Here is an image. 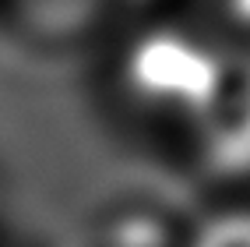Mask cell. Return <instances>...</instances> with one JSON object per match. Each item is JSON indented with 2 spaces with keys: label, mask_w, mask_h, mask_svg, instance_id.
Masks as SVG:
<instances>
[{
  "label": "cell",
  "mask_w": 250,
  "mask_h": 247,
  "mask_svg": "<svg viewBox=\"0 0 250 247\" xmlns=\"http://www.w3.org/2000/svg\"><path fill=\"white\" fill-rule=\"evenodd\" d=\"M183 127L208 177L250 180V46L219 53L208 89Z\"/></svg>",
  "instance_id": "6da1fadb"
},
{
  "label": "cell",
  "mask_w": 250,
  "mask_h": 247,
  "mask_svg": "<svg viewBox=\"0 0 250 247\" xmlns=\"http://www.w3.org/2000/svg\"><path fill=\"white\" fill-rule=\"evenodd\" d=\"M222 49L183 28H152L124 60L127 92L152 110H166L183 124L215 74Z\"/></svg>",
  "instance_id": "7a4b0ae2"
},
{
  "label": "cell",
  "mask_w": 250,
  "mask_h": 247,
  "mask_svg": "<svg viewBox=\"0 0 250 247\" xmlns=\"http://www.w3.org/2000/svg\"><path fill=\"white\" fill-rule=\"evenodd\" d=\"M187 247H250V208H222L194 226Z\"/></svg>",
  "instance_id": "3957f363"
},
{
  "label": "cell",
  "mask_w": 250,
  "mask_h": 247,
  "mask_svg": "<svg viewBox=\"0 0 250 247\" xmlns=\"http://www.w3.org/2000/svg\"><path fill=\"white\" fill-rule=\"evenodd\" d=\"M226 7H229V14H232L240 25L250 28V0H226Z\"/></svg>",
  "instance_id": "277c9868"
}]
</instances>
